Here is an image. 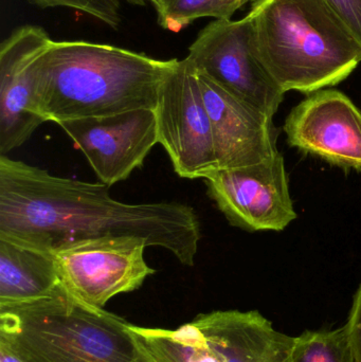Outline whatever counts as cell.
<instances>
[{"label":"cell","mask_w":361,"mask_h":362,"mask_svg":"<svg viewBox=\"0 0 361 362\" xmlns=\"http://www.w3.org/2000/svg\"><path fill=\"white\" fill-rule=\"evenodd\" d=\"M108 187L0 156V238L53 255L74 243L136 236L169 250L184 266L195 265L201 231L192 206L124 204Z\"/></svg>","instance_id":"obj_1"},{"label":"cell","mask_w":361,"mask_h":362,"mask_svg":"<svg viewBox=\"0 0 361 362\" xmlns=\"http://www.w3.org/2000/svg\"><path fill=\"white\" fill-rule=\"evenodd\" d=\"M178 59L87 40L53 42L40 66L35 108L46 122L156 110Z\"/></svg>","instance_id":"obj_2"},{"label":"cell","mask_w":361,"mask_h":362,"mask_svg":"<svg viewBox=\"0 0 361 362\" xmlns=\"http://www.w3.org/2000/svg\"><path fill=\"white\" fill-rule=\"evenodd\" d=\"M247 15L256 55L285 93L336 86L361 63L360 40L326 0H258Z\"/></svg>","instance_id":"obj_3"},{"label":"cell","mask_w":361,"mask_h":362,"mask_svg":"<svg viewBox=\"0 0 361 362\" xmlns=\"http://www.w3.org/2000/svg\"><path fill=\"white\" fill-rule=\"evenodd\" d=\"M0 344L23 362H155L124 319L61 286L49 297L0 306Z\"/></svg>","instance_id":"obj_4"},{"label":"cell","mask_w":361,"mask_h":362,"mask_svg":"<svg viewBox=\"0 0 361 362\" xmlns=\"http://www.w3.org/2000/svg\"><path fill=\"white\" fill-rule=\"evenodd\" d=\"M187 57L197 71L227 93L267 116L277 114L285 93L256 55L248 15L239 21L210 23L199 32Z\"/></svg>","instance_id":"obj_5"},{"label":"cell","mask_w":361,"mask_h":362,"mask_svg":"<svg viewBox=\"0 0 361 362\" xmlns=\"http://www.w3.org/2000/svg\"><path fill=\"white\" fill-rule=\"evenodd\" d=\"M146 240L103 238L63 247L53 253L61 284L81 303L104 310L112 298L137 291L154 274L144 259Z\"/></svg>","instance_id":"obj_6"},{"label":"cell","mask_w":361,"mask_h":362,"mask_svg":"<svg viewBox=\"0 0 361 362\" xmlns=\"http://www.w3.org/2000/svg\"><path fill=\"white\" fill-rule=\"evenodd\" d=\"M158 144L178 176L205 180L218 171L211 122L196 69L188 57L165 78L155 110Z\"/></svg>","instance_id":"obj_7"},{"label":"cell","mask_w":361,"mask_h":362,"mask_svg":"<svg viewBox=\"0 0 361 362\" xmlns=\"http://www.w3.org/2000/svg\"><path fill=\"white\" fill-rule=\"evenodd\" d=\"M209 197L227 221L246 231H282L297 218L281 153L258 165L206 177Z\"/></svg>","instance_id":"obj_8"},{"label":"cell","mask_w":361,"mask_h":362,"mask_svg":"<svg viewBox=\"0 0 361 362\" xmlns=\"http://www.w3.org/2000/svg\"><path fill=\"white\" fill-rule=\"evenodd\" d=\"M54 40L42 28H17L0 46V156L31 138L46 122L35 108L40 66Z\"/></svg>","instance_id":"obj_9"},{"label":"cell","mask_w":361,"mask_h":362,"mask_svg":"<svg viewBox=\"0 0 361 362\" xmlns=\"http://www.w3.org/2000/svg\"><path fill=\"white\" fill-rule=\"evenodd\" d=\"M88 160L102 183L112 187L126 180L158 144L154 110L57 123Z\"/></svg>","instance_id":"obj_10"},{"label":"cell","mask_w":361,"mask_h":362,"mask_svg":"<svg viewBox=\"0 0 361 362\" xmlns=\"http://www.w3.org/2000/svg\"><path fill=\"white\" fill-rule=\"evenodd\" d=\"M290 146L326 163L361 171V112L336 89L309 93L284 124Z\"/></svg>","instance_id":"obj_11"},{"label":"cell","mask_w":361,"mask_h":362,"mask_svg":"<svg viewBox=\"0 0 361 362\" xmlns=\"http://www.w3.org/2000/svg\"><path fill=\"white\" fill-rule=\"evenodd\" d=\"M197 71V70H196ZM213 135L218 170L258 165L279 154L280 131L267 116L197 71Z\"/></svg>","instance_id":"obj_12"},{"label":"cell","mask_w":361,"mask_h":362,"mask_svg":"<svg viewBox=\"0 0 361 362\" xmlns=\"http://www.w3.org/2000/svg\"><path fill=\"white\" fill-rule=\"evenodd\" d=\"M191 322L220 362H292L295 337L256 310H214Z\"/></svg>","instance_id":"obj_13"},{"label":"cell","mask_w":361,"mask_h":362,"mask_svg":"<svg viewBox=\"0 0 361 362\" xmlns=\"http://www.w3.org/2000/svg\"><path fill=\"white\" fill-rule=\"evenodd\" d=\"M61 286L52 253L0 238V306L49 297Z\"/></svg>","instance_id":"obj_14"},{"label":"cell","mask_w":361,"mask_h":362,"mask_svg":"<svg viewBox=\"0 0 361 362\" xmlns=\"http://www.w3.org/2000/svg\"><path fill=\"white\" fill-rule=\"evenodd\" d=\"M245 0H159L157 21L163 29L178 32L197 19H228Z\"/></svg>","instance_id":"obj_15"},{"label":"cell","mask_w":361,"mask_h":362,"mask_svg":"<svg viewBox=\"0 0 361 362\" xmlns=\"http://www.w3.org/2000/svg\"><path fill=\"white\" fill-rule=\"evenodd\" d=\"M292 362H355L347 327L295 337Z\"/></svg>","instance_id":"obj_16"},{"label":"cell","mask_w":361,"mask_h":362,"mask_svg":"<svg viewBox=\"0 0 361 362\" xmlns=\"http://www.w3.org/2000/svg\"><path fill=\"white\" fill-rule=\"evenodd\" d=\"M42 8H69L85 13L112 29L121 23V0H29Z\"/></svg>","instance_id":"obj_17"},{"label":"cell","mask_w":361,"mask_h":362,"mask_svg":"<svg viewBox=\"0 0 361 362\" xmlns=\"http://www.w3.org/2000/svg\"><path fill=\"white\" fill-rule=\"evenodd\" d=\"M345 327L349 334L354 361L361 362V283L354 296L353 304Z\"/></svg>","instance_id":"obj_18"},{"label":"cell","mask_w":361,"mask_h":362,"mask_svg":"<svg viewBox=\"0 0 361 362\" xmlns=\"http://www.w3.org/2000/svg\"><path fill=\"white\" fill-rule=\"evenodd\" d=\"M361 42V0H326Z\"/></svg>","instance_id":"obj_19"},{"label":"cell","mask_w":361,"mask_h":362,"mask_svg":"<svg viewBox=\"0 0 361 362\" xmlns=\"http://www.w3.org/2000/svg\"><path fill=\"white\" fill-rule=\"evenodd\" d=\"M0 362H23L15 356L6 346L0 344Z\"/></svg>","instance_id":"obj_20"},{"label":"cell","mask_w":361,"mask_h":362,"mask_svg":"<svg viewBox=\"0 0 361 362\" xmlns=\"http://www.w3.org/2000/svg\"><path fill=\"white\" fill-rule=\"evenodd\" d=\"M125 1L129 2V4H134V6H146V4H150L154 6V8H156L159 4V0H125Z\"/></svg>","instance_id":"obj_21"},{"label":"cell","mask_w":361,"mask_h":362,"mask_svg":"<svg viewBox=\"0 0 361 362\" xmlns=\"http://www.w3.org/2000/svg\"><path fill=\"white\" fill-rule=\"evenodd\" d=\"M245 1H246V4H247V2H249V1L256 2V1H258V0H245Z\"/></svg>","instance_id":"obj_22"}]
</instances>
